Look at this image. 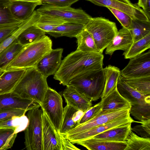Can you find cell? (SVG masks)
Listing matches in <instances>:
<instances>
[{
	"instance_id": "cell-1",
	"label": "cell",
	"mask_w": 150,
	"mask_h": 150,
	"mask_svg": "<svg viewBox=\"0 0 150 150\" xmlns=\"http://www.w3.org/2000/svg\"><path fill=\"white\" fill-rule=\"evenodd\" d=\"M104 55L101 52H73L62 60L54 78L64 86L79 74L86 71L103 67Z\"/></svg>"
},
{
	"instance_id": "cell-2",
	"label": "cell",
	"mask_w": 150,
	"mask_h": 150,
	"mask_svg": "<svg viewBox=\"0 0 150 150\" xmlns=\"http://www.w3.org/2000/svg\"><path fill=\"white\" fill-rule=\"evenodd\" d=\"M47 78L35 68L26 69L13 91L40 105L49 87Z\"/></svg>"
},
{
	"instance_id": "cell-3",
	"label": "cell",
	"mask_w": 150,
	"mask_h": 150,
	"mask_svg": "<svg viewBox=\"0 0 150 150\" xmlns=\"http://www.w3.org/2000/svg\"><path fill=\"white\" fill-rule=\"evenodd\" d=\"M52 47L51 40L45 35L41 39L25 46L8 65L5 71L35 68L40 61L51 51Z\"/></svg>"
},
{
	"instance_id": "cell-4",
	"label": "cell",
	"mask_w": 150,
	"mask_h": 150,
	"mask_svg": "<svg viewBox=\"0 0 150 150\" xmlns=\"http://www.w3.org/2000/svg\"><path fill=\"white\" fill-rule=\"evenodd\" d=\"M105 83L103 67L83 72L73 79L68 85L71 86L91 101L101 98Z\"/></svg>"
},
{
	"instance_id": "cell-5",
	"label": "cell",
	"mask_w": 150,
	"mask_h": 150,
	"mask_svg": "<svg viewBox=\"0 0 150 150\" xmlns=\"http://www.w3.org/2000/svg\"><path fill=\"white\" fill-rule=\"evenodd\" d=\"M84 28L92 36L97 49L101 53L118 31L115 23L102 17H92Z\"/></svg>"
},
{
	"instance_id": "cell-6",
	"label": "cell",
	"mask_w": 150,
	"mask_h": 150,
	"mask_svg": "<svg viewBox=\"0 0 150 150\" xmlns=\"http://www.w3.org/2000/svg\"><path fill=\"white\" fill-rule=\"evenodd\" d=\"M40 107L28 111L29 122L25 131V144L28 150H43L42 141V110Z\"/></svg>"
},
{
	"instance_id": "cell-7",
	"label": "cell",
	"mask_w": 150,
	"mask_h": 150,
	"mask_svg": "<svg viewBox=\"0 0 150 150\" xmlns=\"http://www.w3.org/2000/svg\"><path fill=\"white\" fill-rule=\"evenodd\" d=\"M40 107L59 133L62 120L64 108L61 95L55 90L49 87Z\"/></svg>"
},
{
	"instance_id": "cell-8",
	"label": "cell",
	"mask_w": 150,
	"mask_h": 150,
	"mask_svg": "<svg viewBox=\"0 0 150 150\" xmlns=\"http://www.w3.org/2000/svg\"><path fill=\"white\" fill-rule=\"evenodd\" d=\"M36 11L41 15L59 18L66 22L78 23L85 25L92 17L81 9L67 6L57 7L42 5Z\"/></svg>"
},
{
	"instance_id": "cell-9",
	"label": "cell",
	"mask_w": 150,
	"mask_h": 150,
	"mask_svg": "<svg viewBox=\"0 0 150 150\" xmlns=\"http://www.w3.org/2000/svg\"><path fill=\"white\" fill-rule=\"evenodd\" d=\"M94 4L106 8L110 7L122 11L133 19L150 21L144 10L129 0H86Z\"/></svg>"
},
{
	"instance_id": "cell-10",
	"label": "cell",
	"mask_w": 150,
	"mask_h": 150,
	"mask_svg": "<svg viewBox=\"0 0 150 150\" xmlns=\"http://www.w3.org/2000/svg\"><path fill=\"white\" fill-rule=\"evenodd\" d=\"M120 75L127 78L150 76V50L130 59Z\"/></svg>"
},
{
	"instance_id": "cell-11",
	"label": "cell",
	"mask_w": 150,
	"mask_h": 150,
	"mask_svg": "<svg viewBox=\"0 0 150 150\" xmlns=\"http://www.w3.org/2000/svg\"><path fill=\"white\" fill-rule=\"evenodd\" d=\"M135 122L130 115L120 118L99 125L84 131L64 136L74 144L77 142L91 138L94 136L111 129Z\"/></svg>"
},
{
	"instance_id": "cell-12",
	"label": "cell",
	"mask_w": 150,
	"mask_h": 150,
	"mask_svg": "<svg viewBox=\"0 0 150 150\" xmlns=\"http://www.w3.org/2000/svg\"><path fill=\"white\" fill-rule=\"evenodd\" d=\"M130 108L126 107L110 112H100L95 117L85 123L79 124L65 135L73 134L84 131L115 120L130 115Z\"/></svg>"
},
{
	"instance_id": "cell-13",
	"label": "cell",
	"mask_w": 150,
	"mask_h": 150,
	"mask_svg": "<svg viewBox=\"0 0 150 150\" xmlns=\"http://www.w3.org/2000/svg\"><path fill=\"white\" fill-rule=\"evenodd\" d=\"M42 120L43 150H62L61 138L62 134L55 129L43 110Z\"/></svg>"
},
{
	"instance_id": "cell-14",
	"label": "cell",
	"mask_w": 150,
	"mask_h": 150,
	"mask_svg": "<svg viewBox=\"0 0 150 150\" xmlns=\"http://www.w3.org/2000/svg\"><path fill=\"white\" fill-rule=\"evenodd\" d=\"M63 49H52L38 62L35 68L46 77L54 75L57 72L62 62Z\"/></svg>"
},
{
	"instance_id": "cell-15",
	"label": "cell",
	"mask_w": 150,
	"mask_h": 150,
	"mask_svg": "<svg viewBox=\"0 0 150 150\" xmlns=\"http://www.w3.org/2000/svg\"><path fill=\"white\" fill-rule=\"evenodd\" d=\"M40 107L32 100L23 98L13 91L0 94V111L8 108L22 109L28 111Z\"/></svg>"
},
{
	"instance_id": "cell-16",
	"label": "cell",
	"mask_w": 150,
	"mask_h": 150,
	"mask_svg": "<svg viewBox=\"0 0 150 150\" xmlns=\"http://www.w3.org/2000/svg\"><path fill=\"white\" fill-rule=\"evenodd\" d=\"M84 112L67 105L63 108L62 120L59 133L64 135L79 125Z\"/></svg>"
},
{
	"instance_id": "cell-17",
	"label": "cell",
	"mask_w": 150,
	"mask_h": 150,
	"mask_svg": "<svg viewBox=\"0 0 150 150\" xmlns=\"http://www.w3.org/2000/svg\"><path fill=\"white\" fill-rule=\"evenodd\" d=\"M63 92L67 105L85 112L92 105L91 101L73 87L67 86Z\"/></svg>"
},
{
	"instance_id": "cell-18",
	"label": "cell",
	"mask_w": 150,
	"mask_h": 150,
	"mask_svg": "<svg viewBox=\"0 0 150 150\" xmlns=\"http://www.w3.org/2000/svg\"><path fill=\"white\" fill-rule=\"evenodd\" d=\"M42 5L41 1H10L9 9L11 14L15 18L23 21L32 15L37 6Z\"/></svg>"
},
{
	"instance_id": "cell-19",
	"label": "cell",
	"mask_w": 150,
	"mask_h": 150,
	"mask_svg": "<svg viewBox=\"0 0 150 150\" xmlns=\"http://www.w3.org/2000/svg\"><path fill=\"white\" fill-rule=\"evenodd\" d=\"M102 112L117 110L126 107H130V103L118 92L117 86L109 94L101 98Z\"/></svg>"
},
{
	"instance_id": "cell-20",
	"label": "cell",
	"mask_w": 150,
	"mask_h": 150,
	"mask_svg": "<svg viewBox=\"0 0 150 150\" xmlns=\"http://www.w3.org/2000/svg\"><path fill=\"white\" fill-rule=\"evenodd\" d=\"M133 42L130 30L122 27L117 31L112 41L106 48L105 54L111 56L116 50L125 51Z\"/></svg>"
},
{
	"instance_id": "cell-21",
	"label": "cell",
	"mask_w": 150,
	"mask_h": 150,
	"mask_svg": "<svg viewBox=\"0 0 150 150\" xmlns=\"http://www.w3.org/2000/svg\"><path fill=\"white\" fill-rule=\"evenodd\" d=\"M89 150H125L127 144L124 142H114L91 138L75 142Z\"/></svg>"
},
{
	"instance_id": "cell-22",
	"label": "cell",
	"mask_w": 150,
	"mask_h": 150,
	"mask_svg": "<svg viewBox=\"0 0 150 150\" xmlns=\"http://www.w3.org/2000/svg\"><path fill=\"white\" fill-rule=\"evenodd\" d=\"M117 88L120 93L131 104V106L144 103H150V95L141 93L122 81L120 76Z\"/></svg>"
},
{
	"instance_id": "cell-23",
	"label": "cell",
	"mask_w": 150,
	"mask_h": 150,
	"mask_svg": "<svg viewBox=\"0 0 150 150\" xmlns=\"http://www.w3.org/2000/svg\"><path fill=\"white\" fill-rule=\"evenodd\" d=\"M26 69L6 71L0 76V94L12 92Z\"/></svg>"
},
{
	"instance_id": "cell-24",
	"label": "cell",
	"mask_w": 150,
	"mask_h": 150,
	"mask_svg": "<svg viewBox=\"0 0 150 150\" xmlns=\"http://www.w3.org/2000/svg\"><path fill=\"white\" fill-rule=\"evenodd\" d=\"M132 123L111 129L92 138L114 142H125L129 134L132 131L131 129Z\"/></svg>"
},
{
	"instance_id": "cell-25",
	"label": "cell",
	"mask_w": 150,
	"mask_h": 150,
	"mask_svg": "<svg viewBox=\"0 0 150 150\" xmlns=\"http://www.w3.org/2000/svg\"><path fill=\"white\" fill-rule=\"evenodd\" d=\"M25 46L15 40L11 44L0 53V71L3 72L8 65L23 50Z\"/></svg>"
},
{
	"instance_id": "cell-26",
	"label": "cell",
	"mask_w": 150,
	"mask_h": 150,
	"mask_svg": "<svg viewBox=\"0 0 150 150\" xmlns=\"http://www.w3.org/2000/svg\"><path fill=\"white\" fill-rule=\"evenodd\" d=\"M104 69L105 83L101 98L106 96L115 88L120 76V70L117 67L109 65Z\"/></svg>"
},
{
	"instance_id": "cell-27",
	"label": "cell",
	"mask_w": 150,
	"mask_h": 150,
	"mask_svg": "<svg viewBox=\"0 0 150 150\" xmlns=\"http://www.w3.org/2000/svg\"><path fill=\"white\" fill-rule=\"evenodd\" d=\"M84 26L78 23L65 22L57 27L50 35L55 38L63 36L76 38L84 29Z\"/></svg>"
},
{
	"instance_id": "cell-28",
	"label": "cell",
	"mask_w": 150,
	"mask_h": 150,
	"mask_svg": "<svg viewBox=\"0 0 150 150\" xmlns=\"http://www.w3.org/2000/svg\"><path fill=\"white\" fill-rule=\"evenodd\" d=\"M40 16V14L36 10H35L32 15L28 19L23 21L11 35L0 43V53L17 39L25 29L36 23Z\"/></svg>"
},
{
	"instance_id": "cell-29",
	"label": "cell",
	"mask_w": 150,
	"mask_h": 150,
	"mask_svg": "<svg viewBox=\"0 0 150 150\" xmlns=\"http://www.w3.org/2000/svg\"><path fill=\"white\" fill-rule=\"evenodd\" d=\"M46 33L34 25L23 31L19 35L17 40L21 45L26 46L43 38Z\"/></svg>"
},
{
	"instance_id": "cell-30",
	"label": "cell",
	"mask_w": 150,
	"mask_h": 150,
	"mask_svg": "<svg viewBox=\"0 0 150 150\" xmlns=\"http://www.w3.org/2000/svg\"><path fill=\"white\" fill-rule=\"evenodd\" d=\"M10 2L8 0H0V28L19 26L23 21L13 16L9 9Z\"/></svg>"
},
{
	"instance_id": "cell-31",
	"label": "cell",
	"mask_w": 150,
	"mask_h": 150,
	"mask_svg": "<svg viewBox=\"0 0 150 150\" xmlns=\"http://www.w3.org/2000/svg\"><path fill=\"white\" fill-rule=\"evenodd\" d=\"M76 38L77 43L76 50L85 52H99L92 37L84 28Z\"/></svg>"
},
{
	"instance_id": "cell-32",
	"label": "cell",
	"mask_w": 150,
	"mask_h": 150,
	"mask_svg": "<svg viewBox=\"0 0 150 150\" xmlns=\"http://www.w3.org/2000/svg\"><path fill=\"white\" fill-rule=\"evenodd\" d=\"M150 48V33L141 39L133 42L123 55L126 59H130L142 53Z\"/></svg>"
},
{
	"instance_id": "cell-33",
	"label": "cell",
	"mask_w": 150,
	"mask_h": 150,
	"mask_svg": "<svg viewBox=\"0 0 150 150\" xmlns=\"http://www.w3.org/2000/svg\"><path fill=\"white\" fill-rule=\"evenodd\" d=\"M28 118L25 115L14 116L0 122V128L12 129L18 134L24 131L28 125Z\"/></svg>"
},
{
	"instance_id": "cell-34",
	"label": "cell",
	"mask_w": 150,
	"mask_h": 150,
	"mask_svg": "<svg viewBox=\"0 0 150 150\" xmlns=\"http://www.w3.org/2000/svg\"><path fill=\"white\" fill-rule=\"evenodd\" d=\"M120 78L129 86L141 93L150 95V76L127 78L120 76Z\"/></svg>"
},
{
	"instance_id": "cell-35",
	"label": "cell",
	"mask_w": 150,
	"mask_h": 150,
	"mask_svg": "<svg viewBox=\"0 0 150 150\" xmlns=\"http://www.w3.org/2000/svg\"><path fill=\"white\" fill-rule=\"evenodd\" d=\"M125 150H150V138H144L131 131L126 141Z\"/></svg>"
},
{
	"instance_id": "cell-36",
	"label": "cell",
	"mask_w": 150,
	"mask_h": 150,
	"mask_svg": "<svg viewBox=\"0 0 150 150\" xmlns=\"http://www.w3.org/2000/svg\"><path fill=\"white\" fill-rule=\"evenodd\" d=\"M65 22H66L55 17L40 14L34 25L50 35L57 27Z\"/></svg>"
},
{
	"instance_id": "cell-37",
	"label": "cell",
	"mask_w": 150,
	"mask_h": 150,
	"mask_svg": "<svg viewBox=\"0 0 150 150\" xmlns=\"http://www.w3.org/2000/svg\"><path fill=\"white\" fill-rule=\"evenodd\" d=\"M131 32L133 42L150 33V21L132 19Z\"/></svg>"
},
{
	"instance_id": "cell-38",
	"label": "cell",
	"mask_w": 150,
	"mask_h": 150,
	"mask_svg": "<svg viewBox=\"0 0 150 150\" xmlns=\"http://www.w3.org/2000/svg\"><path fill=\"white\" fill-rule=\"evenodd\" d=\"M17 134L13 129L0 128V150L11 148Z\"/></svg>"
},
{
	"instance_id": "cell-39",
	"label": "cell",
	"mask_w": 150,
	"mask_h": 150,
	"mask_svg": "<svg viewBox=\"0 0 150 150\" xmlns=\"http://www.w3.org/2000/svg\"><path fill=\"white\" fill-rule=\"evenodd\" d=\"M129 113L139 121L150 119V103L131 106Z\"/></svg>"
},
{
	"instance_id": "cell-40",
	"label": "cell",
	"mask_w": 150,
	"mask_h": 150,
	"mask_svg": "<svg viewBox=\"0 0 150 150\" xmlns=\"http://www.w3.org/2000/svg\"><path fill=\"white\" fill-rule=\"evenodd\" d=\"M114 15L123 27L130 30L132 28V18L127 14L110 7L107 8Z\"/></svg>"
},
{
	"instance_id": "cell-41",
	"label": "cell",
	"mask_w": 150,
	"mask_h": 150,
	"mask_svg": "<svg viewBox=\"0 0 150 150\" xmlns=\"http://www.w3.org/2000/svg\"><path fill=\"white\" fill-rule=\"evenodd\" d=\"M137 122L141 124L131 128V130L135 132L138 135L144 138H150V119Z\"/></svg>"
},
{
	"instance_id": "cell-42",
	"label": "cell",
	"mask_w": 150,
	"mask_h": 150,
	"mask_svg": "<svg viewBox=\"0 0 150 150\" xmlns=\"http://www.w3.org/2000/svg\"><path fill=\"white\" fill-rule=\"evenodd\" d=\"M102 110L101 101L91 106L85 112L81 119L79 124L85 123L96 116Z\"/></svg>"
},
{
	"instance_id": "cell-43",
	"label": "cell",
	"mask_w": 150,
	"mask_h": 150,
	"mask_svg": "<svg viewBox=\"0 0 150 150\" xmlns=\"http://www.w3.org/2000/svg\"><path fill=\"white\" fill-rule=\"evenodd\" d=\"M26 110L16 108H8L0 111V122L14 116L25 115Z\"/></svg>"
},
{
	"instance_id": "cell-44",
	"label": "cell",
	"mask_w": 150,
	"mask_h": 150,
	"mask_svg": "<svg viewBox=\"0 0 150 150\" xmlns=\"http://www.w3.org/2000/svg\"><path fill=\"white\" fill-rule=\"evenodd\" d=\"M79 0H41L42 5L57 7L71 6Z\"/></svg>"
},
{
	"instance_id": "cell-45",
	"label": "cell",
	"mask_w": 150,
	"mask_h": 150,
	"mask_svg": "<svg viewBox=\"0 0 150 150\" xmlns=\"http://www.w3.org/2000/svg\"><path fill=\"white\" fill-rule=\"evenodd\" d=\"M19 26L0 28V43L11 35Z\"/></svg>"
},
{
	"instance_id": "cell-46",
	"label": "cell",
	"mask_w": 150,
	"mask_h": 150,
	"mask_svg": "<svg viewBox=\"0 0 150 150\" xmlns=\"http://www.w3.org/2000/svg\"><path fill=\"white\" fill-rule=\"evenodd\" d=\"M62 150H80L74 146L69 139L62 134L61 137Z\"/></svg>"
},
{
	"instance_id": "cell-47",
	"label": "cell",
	"mask_w": 150,
	"mask_h": 150,
	"mask_svg": "<svg viewBox=\"0 0 150 150\" xmlns=\"http://www.w3.org/2000/svg\"><path fill=\"white\" fill-rule=\"evenodd\" d=\"M148 18L150 19V0H148L145 9L143 10Z\"/></svg>"
},
{
	"instance_id": "cell-48",
	"label": "cell",
	"mask_w": 150,
	"mask_h": 150,
	"mask_svg": "<svg viewBox=\"0 0 150 150\" xmlns=\"http://www.w3.org/2000/svg\"><path fill=\"white\" fill-rule=\"evenodd\" d=\"M148 0H138V2L137 3V5L140 8H142L144 10Z\"/></svg>"
},
{
	"instance_id": "cell-49",
	"label": "cell",
	"mask_w": 150,
	"mask_h": 150,
	"mask_svg": "<svg viewBox=\"0 0 150 150\" xmlns=\"http://www.w3.org/2000/svg\"><path fill=\"white\" fill-rule=\"evenodd\" d=\"M10 1H31V2H38L41 1V0H8Z\"/></svg>"
},
{
	"instance_id": "cell-50",
	"label": "cell",
	"mask_w": 150,
	"mask_h": 150,
	"mask_svg": "<svg viewBox=\"0 0 150 150\" xmlns=\"http://www.w3.org/2000/svg\"><path fill=\"white\" fill-rule=\"evenodd\" d=\"M3 72H2L1 71H0V76L2 74Z\"/></svg>"
}]
</instances>
